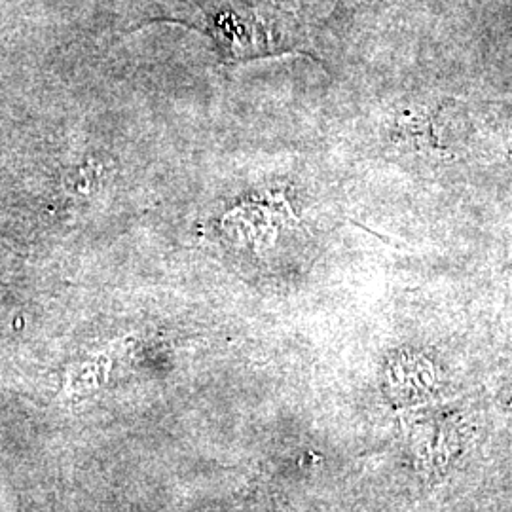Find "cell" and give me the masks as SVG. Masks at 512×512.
<instances>
[{"instance_id": "1", "label": "cell", "mask_w": 512, "mask_h": 512, "mask_svg": "<svg viewBox=\"0 0 512 512\" xmlns=\"http://www.w3.org/2000/svg\"><path fill=\"white\" fill-rule=\"evenodd\" d=\"M355 2H361V0H355Z\"/></svg>"}]
</instances>
